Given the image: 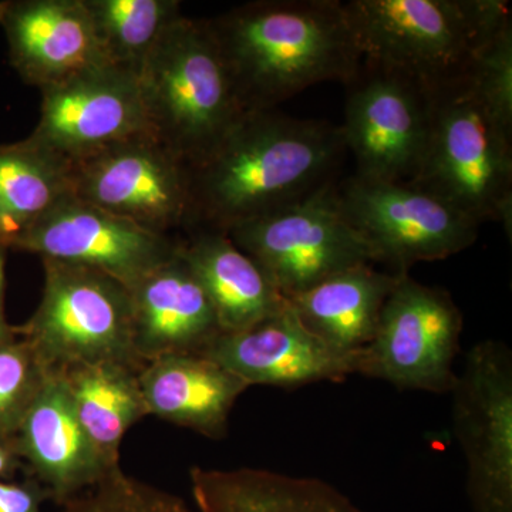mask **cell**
Listing matches in <instances>:
<instances>
[{"instance_id":"obj_15","label":"cell","mask_w":512,"mask_h":512,"mask_svg":"<svg viewBox=\"0 0 512 512\" xmlns=\"http://www.w3.org/2000/svg\"><path fill=\"white\" fill-rule=\"evenodd\" d=\"M205 356L251 386L284 389L340 382L357 375L360 352H342L316 338L291 305L264 322L237 333H222Z\"/></svg>"},{"instance_id":"obj_9","label":"cell","mask_w":512,"mask_h":512,"mask_svg":"<svg viewBox=\"0 0 512 512\" xmlns=\"http://www.w3.org/2000/svg\"><path fill=\"white\" fill-rule=\"evenodd\" d=\"M69 167L77 200L164 237L191 231L190 168L153 133L127 138Z\"/></svg>"},{"instance_id":"obj_26","label":"cell","mask_w":512,"mask_h":512,"mask_svg":"<svg viewBox=\"0 0 512 512\" xmlns=\"http://www.w3.org/2000/svg\"><path fill=\"white\" fill-rule=\"evenodd\" d=\"M49 369L22 336L0 343V437L13 439Z\"/></svg>"},{"instance_id":"obj_2","label":"cell","mask_w":512,"mask_h":512,"mask_svg":"<svg viewBox=\"0 0 512 512\" xmlns=\"http://www.w3.org/2000/svg\"><path fill=\"white\" fill-rule=\"evenodd\" d=\"M208 22L247 111L274 110L318 83L348 84L362 67L338 0H261Z\"/></svg>"},{"instance_id":"obj_12","label":"cell","mask_w":512,"mask_h":512,"mask_svg":"<svg viewBox=\"0 0 512 512\" xmlns=\"http://www.w3.org/2000/svg\"><path fill=\"white\" fill-rule=\"evenodd\" d=\"M338 192L346 218L375 262L394 266L396 274L417 262L446 259L476 242L480 224L412 183L353 177Z\"/></svg>"},{"instance_id":"obj_16","label":"cell","mask_w":512,"mask_h":512,"mask_svg":"<svg viewBox=\"0 0 512 512\" xmlns=\"http://www.w3.org/2000/svg\"><path fill=\"white\" fill-rule=\"evenodd\" d=\"M0 28L13 69L39 90L111 66L83 0H5Z\"/></svg>"},{"instance_id":"obj_6","label":"cell","mask_w":512,"mask_h":512,"mask_svg":"<svg viewBox=\"0 0 512 512\" xmlns=\"http://www.w3.org/2000/svg\"><path fill=\"white\" fill-rule=\"evenodd\" d=\"M42 301L26 325L16 328L49 370L96 363L136 369L133 308L127 286L117 279L56 259L43 258Z\"/></svg>"},{"instance_id":"obj_14","label":"cell","mask_w":512,"mask_h":512,"mask_svg":"<svg viewBox=\"0 0 512 512\" xmlns=\"http://www.w3.org/2000/svg\"><path fill=\"white\" fill-rule=\"evenodd\" d=\"M30 138L67 164L138 134L151 133L136 74L101 67L40 90Z\"/></svg>"},{"instance_id":"obj_3","label":"cell","mask_w":512,"mask_h":512,"mask_svg":"<svg viewBox=\"0 0 512 512\" xmlns=\"http://www.w3.org/2000/svg\"><path fill=\"white\" fill-rule=\"evenodd\" d=\"M137 79L151 133L188 165L247 113L208 20L171 23Z\"/></svg>"},{"instance_id":"obj_10","label":"cell","mask_w":512,"mask_h":512,"mask_svg":"<svg viewBox=\"0 0 512 512\" xmlns=\"http://www.w3.org/2000/svg\"><path fill=\"white\" fill-rule=\"evenodd\" d=\"M350 86L342 130L360 180L409 183L426 154L433 90L409 74L363 60Z\"/></svg>"},{"instance_id":"obj_1","label":"cell","mask_w":512,"mask_h":512,"mask_svg":"<svg viewBox=\"0 0 512 512\" xmlns=\"http://www.w3.org/2000/svg\"><path fill=\"white\" fill-rule=\"evenodd\" d=\"M345 151L342 130L326 121L247 111L188 165L192 229L227 232L308 197L332 184Z\"/></svg>"},{"instance_id":"obj_18","label":"cell","mask_w":512,"mask_h":512,"mask_svg":"<svg viewBox=\"0 0 512 512\" xmlns=\"http://www.w3.org/2000/svg\"><path fill=\"white\" fill-rule=\"evenodd\" d=\"M13 441L20 460L28 464L30 478L59 505L120 467H110L84 433L63 377L56 370H49Z\"/></svg>"},{"instance_id":"obj_17","label":"cell","mask_w":512,"mask_h":512,"mask_svg":"<svg viewBox=\"0 0 512 512\" xmlns=\"http://www.w3.org/2000/svg\"><path fill=\"white\" fill-rule=\"evenodd\" d=\"M133 340L144 366L161 357L204 355L221 335L201 282L177 252L131 286Z\"/></svg>"},{"instance_id":"obj_19","label":"cell","mask_w":512,"mask_h":512,"mask_svg":"<svg viewBox=\"0 0 512 512\" xmlns=\"http://www.w3.org/2000/svg\"><path fill=\"white\" fill-rule=\"evenodd\" d=\"M148 416L210 439L227 433L229 414L249 386L205 355L161 357L138 373Z\"/></svg>"},{"instance_id":"obj_7","label":"cell","mask_w":512,"mask_h":512,"mask_svg":"<svg viewBox=\"0 0 512 512\" xmlns=\"http://www.w3.org/2000/svg\"><path fill=\"white\" fill-rule=\"evenodd\" d=\"M225 234L286 299L352 266L375 262L346 218L333 184Z\"/></svg>"},{"instance_id":"obj_20","label":"cell","mask_w":512,"mask_h":512,"mask_svg":"<svg viewBox=\"0 0 512 512\" xmlns=\"http://www.w3.org/2000/svg\"><path fill=\"white\" fill-rule=\"evenodd\" d=\"M187 235L180 239L181 255L207 292L221 335L252 328L288 306L261 266L225 232L197 228Z\"/></svg>"},{"instance_id":"obj_22","label":"cell","mask_w":512,"mask_h":512,"mask_svg":"<svg viewBox=\"0 0 512 512\" xmlns=\"http://www.w3.org/2000/svg\"><path fill=\"white\" fill-rule=\"evenodd\" d=\"M372 264L352 266L288 299L309 332L342 352H360L375 336L384 303L397 281Z\"/></svg>"},{"instance_id":"obj_23","label":"cell","mask_w":512,"mask_h":512,"mask_svg":"<svg viewBox=\"0 0 512 512\" xmlns=\"http://www.w3.org/2000/svg\"><path fill=\"white\" fill-rule=\"evenodd\" d=\"M56 372L63 377L84 433L110 467H119L121 441L148 416L140 370L123 363H96Z\"/></svg>"},{"instance_id":"obj_27","label":"cell","mask_w":512,"mask_h":512,"mask_svg":"<svg viewBox=\"0 0 512 512\" xmlns=\"http://www.w3.org/2000/svg\"><path fill=\"white\" fill-rule=\"evenodd\" d=\"M60 507V512H197L177 495L128 476L120 467Z\"/></svg>"},{"instance_id":"obj_11","label":"cell","mask_w":512,"mask_h":512,"mask_svg":"<svg viewBox=\"0 0 512 512\" xmlns=\"http://www.w3.org/2000/svg\"><path fill=\"white\" fill-rule=\"evenodd\" d=\"M451 394V419L467 461L471 512H512V353L488 339L468 350Z\"/></svg>"},{"instance_id":"obj_28","label":"cell","mask_w":512,"mask_h":512,"mask_svg":"<svg viewBox=\"0 0 512 512\" xmlns=\"http://www.w3.org/2000/svg\"><path fill=\"white\" fill-rule=\"evenodd\" d=\"M49 493L36 480H0V512H43Z\"/></svg>"},{"instance_id":"obj_29","label":"cell","mask_w":512,"mask_h":512,"mask_svg":"<svg viewBox=\"0 0 512 512\" xmlns=\"http://www.w3.org/2000/svg\"><path fill=\"white\" fill-rule=\"evenodd\" d=\"M22 467L15 441L0 437V480H10Z\"/></svg>"},{"instance_id":"obj_13","label":"cell","mask_w":512,"mask_h":512,"mask_svg":"<svg viewBox=\"0 0 512 512\" xmlns=\"http://www.w3.org/2000/svg\"><path fill=\"white\" fill-rule=\"evenodd\" d=\"M180 239L74 198L59 202L13 245L19 251L96 269L128 289L177 252Z\"/></svg>"},{"instance_id":"obj_30","label":"cell","mask_w":512,"mask_h":512,"mask_svg":"<svg viewBox=\"0 0 512 512\" xmlns=\"http://www.w3.org/2000/svg\"><path fill=\"white\" fill-rule=\"evenodd\" d=\"M18 336L16 328L10 326L5 316V248H0V343Z\"/></svg>"},{"instance_id":"obj_24","label":"cell","mask_w":512,"mask_h":512,"mask_svg":"<svg viewBox=\"0 0 512 512\" xmlns=\"http://www.w3.org/2000/svg\"><path fill=\"white\" fill-rule=\"evenodd\" d=\"M72 195L70 167L33 138L0 146V248Z\"/></svg>"},{"instance_id":"obj_4","label":"cell","mask_w":512,"mask_h":512,"mask_svg":"<svg viewBox=\"0 0 512 512\" xmlns=\"http://www.w3.org/2000/svg\"><path fill=\"white\" fill-rule=\"evenodd\" d=\"M343 8L363 60L431 90L461 79L511 19L504 0H352Z\"/></svg>"},{"instance_id":"obj_25","label":"cell","mask_w":512,"mask_h":512,"mask_svg":"<svg viewBox=\"0 0 512 512\" xmlns=\"http://www.w3.org/2000/svg\"><path fill=\"white\" fill-rule=\"evenodd\" d=\"M111 66L136 74L180 18L178 0H83Z\"/></svg>"},{"instance_id":"obj_5","label":"cell","mask_w":512,"mask_h":512,"mask_svg":"<svg viewBox=\"0 0 512 512\" xmlns=\"http://www.w3.org/2000/svg\"><path fill=\"white\" fill-rule=\"evenodd\" d=\"M477 224L512 232V123L478 92L468 72L433 90L426 154L409 181Z\"/></svg>"},{"instance_id":"obj_21","label":"cell","mask_w":512,"mask_h":512,"mask_svg":"<svg viewBox=\"0 0 512 512\" xmlns=\"http://www.w3.org/2000/svg\"><path fill=\"white\" fill-rule=\"evenodd\" d=\"M190 480L197 512H365L319 478L262 468L194 467Z\"/></svg>"},{"instance_id":"obj_8","label":"cell","mask_w":512,"mask_h":512,"mask_svg":"<svg viewBox=\"0 0 512 512\" xmlns=\"http://www.w3.org/2000/svg\"><path fill=\"white\" fill-rule=\"evenodd\" d=\"M461 333L463 315L450 293L403 272L384 303L372 342L360 350L357 375L400 390L450 393Z\"/></svg>"}]
</instances>
